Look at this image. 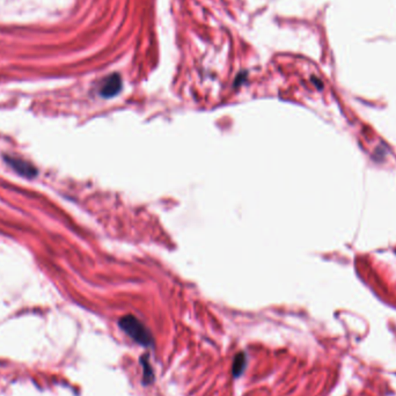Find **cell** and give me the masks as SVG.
Listing matches in <instances>:
<instances>
[{
  "mask_svg": "<svg viewBox=\"0 0 396 396\" xmlns=\"http://www.w3.org/2000/svg\"><path fill=\"white\" fill-rule=\"evenodd\" d=\"M120 327L126 335H129L134 342L144 346H151L153 338L148 329L132 315H126L120 320Z\"/></svg>",
  "mask_w": 396,
  "mask_h": 396,
  "instance_id": "6da1fadb",
  "label": "cell"
},
{
  "mask_svg": "<svg viewBox=\"0 0 396 396\" xmlns=\"http://www.w3.org/2000/svg\"><path fill=\"white\" fill-rule=\"evenodd\" d=\"M122 88V80L118 74H112L102 82L100 86V95L102 98H112Z\"/></svg>",
  "mask_w": 396,
  "mask_h": 396,
  "instance_id": "7a4b0ae2",
  "label": "cell"
},
{
  "mask_svg": "<svg viewBox=\"0 0 396 396\" xmlns=\"http://www.w3.org/2000/svg\"><path fill=\"white\" fill-rule=\"evenodd\" d=\"M5 160H6V162L16 172V173H19L20 175L24 176V178H34L36 174H38V170H36V168L32 166V164H29L24 160H21V159H19V158L6 156Z\"/></svg>",
  "mask_w": 396,
  "mask_h": 396,
  "instance_id": "3957f363",
  "label": "cell"
},
{
  "mask_svg": "<svg viewBox=\"0 0 396 396\" xmlns=\"http://www.w3.org/2000/svg\"><path fill=\"white\" fill-rule=\"evenodd\" d=\"M244 365H246V358L244 356L240 354L238 357L236 358V362H234V366H233V373L234 376H240L242 373V371L244 370Z\"/></svg>",
  "mask_w": 396,
  "mask_h": 396,
  "instance_id": "277c9868",
  "label": "cell"
}]
</instances>
